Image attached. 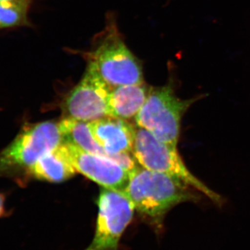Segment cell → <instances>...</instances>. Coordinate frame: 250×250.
Here are the masks:
<instances>
[{"mask_svg":"<svg viewBox=\"0 0 250 250\" xmlns=\"http://www.w3.org/2000/svg\"><path fill=\"white\" fill-rule=\"evenodd\" d=\"M132 154L138 164L147 170L167 174L196 190L215 205L223 198L188 169L177 147L156 139L150 132L136 126Z\"/></svg>","mask_w":250,"mask_h":250,"instance_id":"4","label":"cell"},{"mask_svg":"<svg viewBox=\"0 0 250 250\" xmlns=\"http://www.w3.org/2000/svg\"><path fill=\"white\" fill-rule=\"evenodd\" d=\"M149 88L142 83L121 85L112 89L108 100L110 116L127 121L135 119L146 103Z\"/></svg>","mask_w":250,"mask_h":250,"instance_id":"11","label":"cell"},{"mask_svg":"<svg viewBox=\"0 0 250 250\" xmlns=\"http://www.w3.org/2000/svg\"><path fill=\"white\" fill-rule=\"evenodd\" d=\"M123 192L158 233L162 232L164 219L174 207L201 200V193L178 179L141 166L129 172Z\"/></svg>","mask_w":250,"mask_h":250,"instance_id":"1","label":"cell"},{"mask_svg":"<svg viewBox=\"0 0 250 250\" xmlns=\"http://www.w3.org/2000/svg\"><path fill=\"white\" fill-rule=\"evenodd\" d=\"M64 142L59 123L27 124L7 147L0 152V177H16L47 152Z\"/></svg>","mask_w":250,"mask_h":250,"instance_id":"5","label":"cell"},{"mask_svg":"<svg viewBox=\"0 0 250 250\" xmlns=\"http://www.w3.org/2000/svg\"><path fill=\"white\" fill-rule=\"evenodd\" d=\"M67 159L77 172L102 187L123 191L127 185L129 172L115 161L85 152L72 143L62 144Z\"/></svg>","mask_w":250,"mask_h":250,"instance_id":"8","label":"cell"},{"mask_svg":"<svg viewBox=\"0 0 250 250\" xmlns=\"http://www.w3.org/2000/svg\"><path fill=\"white\" fill-rule=\"evenodd\" d=\"M87 66L111 89L144 83L142 65L123 40L116 20L108 16L106 26L83 53Z\"/></svg>","mask_w":250,"mask_h":250,"instance_id":"2","label":"cell"},{"mask_svg":"<svg viewBox=\"0 0 250 250\" xmlns=\"http://www.w3.org/2000/svg\"><path fill=\"white\" fill-rule=\"evenodd\" d=\"M111 89L88 67L80 82L66 95L62 104L63 118L90 122L110 116Z\"/></svg>","mask_w":250,"mask_h":250,"instance_id":"7","label":"cell"},{"mask_svg":"<svg viewBox=\"0 0 250 250\" xmlns=\"http://www.w3.org/2000/svg\"><path fill=\"white\" fill-rule=\"evenodd\" d=\"M77 172L61 145L42 156L24 174L29 178L61 183L74 177Z\"/></svg>","mask_w":250,"mask_h":250,"instance_id":"12","label":"cell"},{"mask_svg":"<svg viewBox=\"0 0 250 250\" xmlns=\"http://www.w3.org/2000/svg\"><path fill=\"white\" fill-rule=\"evenodd\" d=\"M88 125L94 139L108 154L132 153L136 126L127 121L106 116Z\"/></svg>","mask_w":250,"mask_h":250,"instance_id":"9","label":"cell"},{"mask_svg":"<svg viewBox=\"0 0 250 250\" xmlns=\"http://www.w3.org/2000/svg\"><path fill=\"white\" fill-rule=\"evenodd\" d=\"M59 124L64 142L72 143L85 152L111 159L129 172L139 167L132 153L111 155L106 152L94 139L88 122L63 118Z\"/></svg>","mask_w":250,"mask_h":250,"instance_id":"10","label":"cell"},{"mask_svg":"<svg viewBox=\"0 0 250 250\" xmlns=\"http://www.w3.org/2000/svg\"><path fill=\"white\" fill-rule=\"evenodd\" d=\"M29 3L21 0L0 1V29L28 25Z\"/></svg>","mask_w":250,"mask_h":250,"instance_id":"13","label":"cell"},{"mask_svg":"<svg viewBox=\"0 0 250 250\" xmlns=\"http://www.w3.org/2000/svg\"><path fill=\"white\" fill-rule=\"evenodd\" d=\"M173 74L167 83L150 87L146 103L138 113L136 126L147 130L156 139L177 147L184 115L202 95L181 99L176 94Z\"/></svg>","mask_w":250,"mask_h":250,"instance_id":"3","label":"cell"},{"mask_svg":"<svg viewBox=\"0 0 250 250\" xmlns=\"http://www.w3.org/2000/svg\"><path fill=\"white\" fill-rule=\"evenodd\" d=\"M1 1H8V0H0ZM21 1H31V0H21Z\"/></svg>","mask_w":250,"mask_h":250,"instance_id":"15","label":"cell"},{"mask_svg":"<svg viewBox=\"0 0 250 250\" xmlns=\"http://www.w3.org/2000/svg\"><path fill=\"white\" fill-rule=\"evenodd\" d=\"M93 240L83 250H119L123 233L134 217L135 207L121 190L102 187Z\"/></svg>","mask_w":250,"mask_h":250,"instance_id":"6","label":"cell"},{"mask_svg":"<svg viewBox=\"0 0 250 250\" xmlns=\"http://www.w3.org/2000/svg\"><path fill=\"white\" fill-rule=\"evenodd\" d=\"M5 195L0 193V218L6 216L7 214V210L5 207Z\"/></svg>","mask_w":250,"mask_h":250,"instance_id":"14","label":"cell"}]
</instances>
